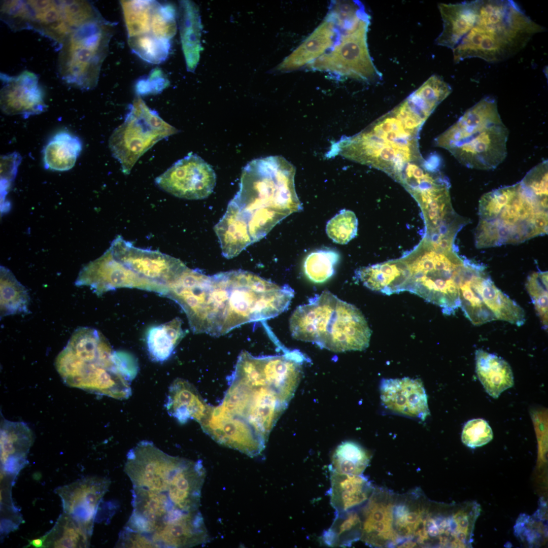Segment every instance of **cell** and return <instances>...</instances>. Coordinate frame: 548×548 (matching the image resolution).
I'll list each match as a JSON object with an SVG mask.
<instances>
[{
	"instance_id": "6da1fadb",
	"label": "cell",
	"mask_w": 548,
	"mask_h": 548,
	"mask_svg": "<svg viewBox=\"0 0 548 548\" xmlns=\"http://www.w3.org/2000/svg\"><path fill=\"white\" fill-rule=\"evenodd\" d=\"M293 296L288 285L279 286L247 271L209 276L188 267L168 285L165 295L181 306L193 333L215 336L278 316Z\"/></svg>"
},
{
	"instance_id": "7a4b0ae2",
	"label": "cell",
	"mask_w": 548,
	"mask_h": 548,
	"mask_svg": "<svg viewBox=\"0 0 548 548\" xmlns=\"http://www.w3.org/2000/svg\"><path fill=\"white\" fill-rule=\"evenodd\" d=\"M295 166L281 156L254 159L243 168L239 190L214 226L223 256L232 258L302 206Z\"/></svg>"
},
{
	"instance_id": "3957f363",
	"label": "cell",
	"mask_w": 548,
	"mask_h": 548,
	"mask_svg": "<svg viewBox=\"0 0 548 548\" xmlns=\"http://www.w3.org/2000/svg\"><path fill=\"white\" fill-rule=\"evenodd\" d=\"M124 472L132 485V513L165 528L199 510L206 471L200 461L169 455L142 440L126 456Z\"/></svg>"
},
{
	"instance_id": "277c9868",
	"label": "cell",
	"mask_w": 548,
	"mask_h": 548,
	"mask_svg": "<svg viewBox=\"0 0 548 548\" xmlns=\"http://www.w3.org/2000/svg\"><path fill=\"white\" fill-rule=\"evenodd\" d=\"M428 118L406 98L359 133L332 142L325 157L341 156L396 180L407 163L424 159L419 133Z\"/></svg>"
},
{
	"instance_id": "5b68a950",
	"label": "cell",
	"mask_w": 548,
	"mask_h": 548,
	"mask_svg": "<svg viewBox=\"0 0 548 548\" xmlns=\"http://www.w3.org/2000/svg\"><path fill=\"white\" fill-rule=\"evenodd\" d=\"M477 248L515 244L547 233V197L522 181L484 194L479 201Z\"/></svg>"
},
{
	"instance_id": "8992f818",
	"label": "cell",
	"mask_w": 548,
	"mask_h": 548,
	"mask_svg": "<svg viewBox=\"0 0 548 548\" xmlns=\"http://www.w3.org/2000/svg\"><path fill=\"white\" fill-rule=\"evenodd\" d=\"M543 30L513 1H478L476 21L453 49L454 61L459 63L471 58L490 63L505 60Z\"/></svg>"
},
{
	"instance_id": "52a82bcc",
	"label": "cell",
	"mask_w": 548,
	"mask_h": 548,
	"mask_svg": "<svg viewBox=\"0 0 548 548\" xmlns=\"http://www.w3.org/2000/svg\"><path fill=\"white\" fill-rule=\"evenodd\" d=\"M296 339L313 342L334 352L368 347L371 331L355 306L325 290L296 307L289 320Z\"/></svg>"
},
{
	"instance_id": "ba28073f",
	"label": "cell",
	"mask_w": 548,
	"mask_h": 548,
	"mask_svg": "<svg viewBox=\"0 0 548 548\" xmlns=\"http://www.w3.org/2000/svg\"><path fill=\"white\" fill-rule=\"evenodd\" d=\"M508 135L496 100L487 96L467 110L434 142L464 166L490 170L505 159Z\"/></svg>"
},
{
	"instance_id": "9c48e42d",
	"label": "cell",
	"mask_w": 548,
	"mask_h": 548,
	"mask_svg": "<svg viewBox=\"0 0 548 548\" xmlns=\"http://www.w3.org/2000/svg\"><path fill=\"white\" fill-rule=\"evenodd\" d=\"M55 365L71 387L118 399L131 395V382L117 365L109 341L97 330L84 329L73 334Z\"/></svg>"
},
{
	"instance_id": "30bf717a",
	"label": "cell",
	"mask_w": 548,
	"mask_h": 548,
	"mask_svg": "<svg viewBox=\"0 0 548 548\" xmlns=\"http://www.w3.org/2000/svg\"><path fill=\"white\" fill-rule=\"evenodd\" d=\"M401 259L408 270L406 291L439 306L447 315L460 307V288L478 264L426 237Z\"/></svg>"
},
{
	"instance_id": "8fae6325",
	"label": "cell",
	"mask_w": 548,
	"mask_h": 548,
	"mask_svg": "<svg viewBox=\"0 0 548 548\" xmlns=\"http://www.w3.org/2000/svg\"><path fill=\"white\" fill-rule=\"evenodd\" d=\"M113 29V23L101 15L68 36L58 62L59 76L65 83L86 90L96 86Z\"/></svg>"
},
{
	"instance_id": "7c38bea8",
	"label": "cell",
	"mask_w": 548,
	"mask_h": 548,
	"mask_svg": "<svg viewBox=\"0 0 548 548\" xmlns=\"http://www.w3.org/2000/svg\"><path fill=\"white\" fill-rule=\"evenodd\" d=\"M120 4L131 51L148 63L164 61L176 32L175 7L156 1H121Z\"/></svg>"
},
{
	"instance_id": "4fadbf2b",
	"label": "cell",
	"mask_w": 548,
	"mask_h": 548,
	"mask_svg": "<svg viewBox=\"0 0 548 548\" xmlns=\"http://www.w3.org/2000/svg\"><path fill=\"white\" fill-rule=\"evenodd\" d=\"M289 402L261 378L234 369L230 386L218 406L227 415L243 422L267 441Z\"/></svg>"
},
{
	"instance_id": "5bb4252c",
	"label": "cell",
	"mask_w": 548,
	"mask_h": 548,
	"mask_svg": "<svg viewBox=\"0 0 548 548\" xmlns=\"http://www.w3.org/2000/svg\"><path fill=\"white\" fill-rule=\"evenodd\" d=\"M178 132L138 96L129 105L124 122L111 134L109 146L122 172L128 175L146 152Z\"/></svg>"
},
{
	"instance_id": "9a60e30c",
	"label": "cell",
	"mask_w": 548,
	"mask_h": 548,
	"mask_svg": "<svg viewBox=\"0 0 548 548\" xmlns=\"http://www.w3.org/2000/svg\"><path fill=\"white\" fill-rule=\"evenodd\" d=\"M367 30L365 28L352 33H340L332 48L307 66L367 82L381 80L382 74L369 53Z\"/></svg>"
},
{
	"instance_id": "2e32d148",
	"label": "cell",
	"mask_w": 548,
	"mask_h": 548,
	"mask_svg": "<svg viewBox=\"0 0 548 548\" xmlns=\"http://www.w3.org/2000/svg\"><path fill=\"white\" fill-rule=\"evenodd\" d=\"M78 287H90L97 296L118 288H136L165 295L166 287L143 278L118 261L108 249L101 256L84 265L75 282Z\"/></svg>"
},
{
	"instance_id": "e0dca14e",
	"label": "cell",
	"mask_w": 548,
	"mask_h": 548,
	"mask_svg": "<svg viewBox=\"0 0 548 548\" xmlns=\"http://www.w3.org/2000/svg\"><path fill=\"white\" fill-rule=\"evenodd\" d=\"M162 190L179 198L201 199L213 191L216 182L212 167L200 156L189 154L155 180Z\"/></svg>"
},
{
	"instance_id": "ac0fdd59",
	"label": "cell",
	"mask_w": 548,
	"mask_h": 548,
	"mask_svg": "<svg viewBox=\"0 0 548 548\" xmlns=\"http://www.w3.org/2000/svg\"><path fill=\"white\" fill-rule=\"evenodd\" d=\"M109 249L116 259L141 277L166 288L186 266L180 260L159 251L135 247L120 235Z\"/></svg>"
},
{
	"instance_id": "d6986e66",
	"label": "cell",
	"mask_w": 548,
	"mask_h": 548,
	"mask_svg": "<svg viewBox=\"0 0 548 548\" xmlns=\"http://www.w3.org/2000/svg\"><path fill=\"white\" fill-rule=\"evenodd\" d=\"M110 484L105 477H86L60 487L55 492L61 499L63 512L92 534L97 507Z\"/></svg>"
},
{
	"instance_id": "ffe728a7",
	"label": "cell",
	"mask_w": 548,
	"mask_h": 548,
	"mask_svg": "<svg viewBox=\"0 0 548 548\" xmlns=\"http://www.w3.org/2000/svg\"><path fill=\"white\" fill-rule=\"evenodd\" d=\"M217 442L236 450L250 457L258 455L266 441L243 422L211 406L208 416L199 424Z\"/></svg>"
},
{
	"instance_id": "44dd1931",
	"label": "cell",
	"mask_w": 548,
	"mask_h": 548,
	"mask_svg": "<svg viewBox=\"0 0 548 548\" xmlns=\"http://www.w3.org/2000/svg\"><path fill=\"white\" fill-rule=\"evenodd\" d=\"M3 83L1 90V108L7 115H21L25 118L44 112L47 106L38 76L25 71L9 77L1 76Z\"/></svg>"
},
{
	"instance_id": "7402d4cb",
	"label": "cell",
	"mask_w": 548,
	"mask_h": 548,
	"mask_svg": "<svg viewBox=\"0 0 548 548\" xmlns=\"http://www.w3.org/2000/svg\"><path fill=\"white\" fill-rule=\"evenodd\" d=\"M380 393L383 405L391 411L422 421L429 415L427 396L420 379H383Z\"/></svg>"
},
{
	"instance_id": "603a6c76",
	"label": "cell",
	"mask_w": 548,
	"mask_h": 548,
	"mask_svg": "<svg viewBox=\"0 0 548 548\" xmlns=\"http://www.w3.org/2000/svg\"><path fill=\"white\" fill-rule=\"evenodd\" d=\"M340 35L334 23L325 18L315 30L283 61L277 70L288 72L307 66L330 50Z\"/></svg>"
},
{
	"instance_id": "cb8c5ba5",
	"label": "cell",
	"mask_w": 548,
	"mask_h": 548,
	"mask_svg": "<svg viewBox=\"0 0 548 548\" xmlns=\"http://www.w3.org/2000/svg\"><path fill=\"white\" fill-rule=\"evenodd\" d=\"M33 435L23 422L4 420L1 428V462L6 475L18 473L26 462Z\"/></svg>"
},
{
	"instance_id": "d4e9b609",
	"label": "cell",
	"mask_w": 548,
	"mask_h": 548,
	"mask_svg": "<svg viewBox=\"0 0 548 548\" xmlns=\"http://www.w3.org/2000/svg\"><path fill=\"white\" fill-rule=\"evenodd\" d=\"M443 22L437 45L453 49L474 26L477 19L478 1L438 4Z\"/></svg>"
},
{
	"instance_id": "484cf974",
	"label": "cell",
	"mask_w": 548,
	"mask_h": 548,
	"mask_svg": "<svg viewBox=\"0 0 548 548\" xmlns=\"http://www.w3.org/2000/svg\"><path fill=\"white\" fill-rule=\"evenodd\" d=\"M29 29H33L60 43L74 30L68 24L63 1H26Z\"/></svg>"
},
{
	"instance_id": "4316f807",
	"label": "cell",
	"mask_w": 548,
	"mask_h": 548,
	"mask_svg": "<svg viewBox=\"0 0 548 548\" xmlns=\"http://www.w3.org/2000/svg\"><path fill=\"white\" fill-rule=\"evenodd\" d=\"M165 407L169 415L181 424L191 419L199 424L208 415L211 406L192 384L177 379L169 388Z\"/></svg>"
},
{
	"instance_id": "83f0119b",
	"label": "cell",
	"mask_w": 548,
	"mask_h": 548,
	"mask_svg": "<svg viewBox=\"0 0 548 548\" xmlns=\"http://www.w3.org/2000/svg\"><path fill=\"white\" fill-rule=\"evenodd\" d=\"M356 276L373 291L387 295L406 291L408 270L401 258L360 268Z\"/></svg>"
},
{
	"instance_id": "f1b7e54d",
	"label": "cell",
	"mask_w": 548,
	"mask_h": 548,
	"mask_svg": "<svg viewBox=\"0 0 548 548\" xmlns=\"http://www.w3.org/2000/svg\"><path fill=\"white\" fill-rule=\"evenodd\" d=\"M330 501L336 513L350 511L366 501L371 492L367 479L360 475L330 470Z\"/></svg>"
},
{
	"instance_id": "f546056e",
	"label": "cell",
	"mask_w": 548,
	"mask_h": 548,
	"mask_svg": "<svg viewBox=\"0 0 548 548\" xmlns=\"http://www.w3.org/2000/svg\"><path fill=\"white\" fill-rule=\"evenodd\" d=\"M476 372L485 391L494 398L513 385L510 365L496 355L483 350L475 352Z\"/></svg>"
},
{
	"instance_id": "4dcf8cb0",
	"label": "cell",
	"mask_w": 548,
	"mask_h": 548,
	"mask_svg": "<svg viewBox=\"0 0 548 548\" xmlns=\"http://www.w3.org/2000/svg\"><path fill=\"white\" fill-rule=\"evenodd\" d=\"M179 19L182 49L188 71L193 72L199 58L201 26L198 10L193 2H180Z\"/></svg>"
},
{
	"instance_id": "1f68e13d",
	"label": "cell",
	"mask_w": 548,
	"mask_h": 548,
	"mask_svg": "<svg viewBox=\"0 0 548 548\" xmlns=\"http://www.w3.org/2000/svg\"><path fill=\"white\" fill-rule=\"evenodd\" d=\"M82 149L80 139L72 133L62 131L55 134L43 150V161L46 168L65 171L72 168Z\"/></svg>"
},
{
	"instance_id": "d6a6232c",
	"label": "cell",
	"mask_w": 548,
	"mask_h": 548,
	"mask_svg": "<svg viewBox=\"0 0 548 548\" xmlns=\"http://www.w3.org/2000/svg\"><path fill=\"white\" fill-rule=\"evenodd\" d=\"M185 334L182 328V321L179 318L149 328L146 333V340L150 359L157 362H163L168 360Z\"/></svg>"
},
{
	"instance_id": "836d02e7",
	"label": "cell",
	"mask_w": 548,
	"mask_h": 548,
	"mask_svg": "<svg viewBox=\"0 0 548 548\" xmlns=\"http://www.w3.org/2000/svg\"><path fill=\"white\" fill-rule=\"evenodd\" d=\"M91 534L68 515L63 512L52 529L42 536L45 547H87Z\"/></svg>"
},
{
	"instance_id": "e575fe53",
	"label": "cell",
	"mask_w": 548,
	"mask_h": 548,
	"mask_svg": "<svg viewBox=\"0 0 548 548\" xmlns=\"http://www.w3.org/2000/svg\"><path fill=\"white\" fill-rule=\"evenodd\" d=\"M1 317L29 312V296L25 288L7 268H0Z\"/></svg>"
},
{
	"instance_id": "d590c367",
	"label": "cell",
	"mask_w": 548,
	"mask_h": 548,
	"mask_svg": "<svg viewBox=\"0 0 548 548\" xmlns=\"http://www.w3.org/2000/svg\"><path fill=\"white\" fill-rule=\"evenodd\" d=\"M326 17L334 23L341 33H352L368 28L369 24V18L363 6L356 1L332 2Z\"/></svg>"
},
{
	"instance_id": "8d00e7d4",
	"label": "cell",
	"mask_w": 548,
	"mask_h": 548,
	"mask_svg": "<svg viewBox=\"0 0 548 548\" xmlns=\"http://www.w3.org/2000/svg\"><path fill=\"white\" fill-rule=\"evenodd\" d=\"M362 522L355 511L336 513L331 525L321 536L323 543L331 547L349 546L360 536Z\"/></svg>"
},
{
	"instance_id": "74e56055",
	"label": "cell",
	"mask_w": 548,
	"mask_h": 548,
	"mask_svg": "<svg viewBox=\"0 0 548 548\" xmlns=\"http://www.w3.org/2000/svg\"><path fill=\"white\" fill-rule=\"evenodd\" d=\"M370 456L358 443L342 442L334 450L330 470L343 474L360 475L369 464Z\"/></svg>"
},
{
	"instance_id": "f35d334b",
	"label": "cell",
	"mask_w": 548,
	"mask_h": 548,
	"mask_svg": "<svg viewBox=\"0 0 548 548\" xmlns=\"http://www.w3.org/2000/svg\"><path fill=\"white\" fill-rule=\"evenodd\" d=\"M452 90L450 85L441 77L432 75L407 97L430 116Z\"/></svg>"
},
{
	"instance_id": "ab89813d",
	"label": "cell",
	"mask_w": 548,
	"mask_h": 548,
	"mask_svg": "<svg viewBox=\"0 0 548 548\" xmlns=\"http://www.w3.org/2000/svg\"><path fill=\"white\" fill-rule=\"evenodd\" d=\"M339 259L338 253L332 249L325 248L312 252L304 261V274L314 283H323L333 275Z\"/></svg>"
},
{
	"instance_id": "60d3db41",
	"label": "cell",
	"mask_w": 548,
	"mask_h": 548,
	"mask_svg": "<svg viewBox=\"0 0 548 548\" xmlns=\"http://www.w3.org/2000/svg\"><path fill=\"white\" fill-rule=\"evenodd\" d=\"M526 287L541 321L542 327L547 329V272L538 271L533 273L528 277Z\"/></svg>"
},
{
	"instance_id": "b9f144b4",
	"label": "cell",
	"mask_w": 548,
	"mask_h": 548,
	"mask_svg": "<svg viewBox=\"0 0 548 548\" xmlns=\"http://www.w3.org/2000/svg\"><path fill=\"white\" fill-rule=\"evenodd\" d=\"M358 220L354 212L340 211L328 222L326 233L334 242L346 244L354 238L357 233Z\"/></svg>"
},
{
	"instance_id": "7bdbcfd3",
	"label": "cell",
	"mask_w": 548,
	"mask_h": 548,
	"mask_svg": "<svg viewBox=\"0 0 548 548\" xmlns=\"http://www.w3.org/2000/svg\"><path fill=\"white\" fill-rule=\"evenodd\" d=\"M1 17L14 30L28 29L29 13L26 1H2Z\"/></svg>"
},
{
	"instance_id": "ee69618b",
	"label": "cell",
	"mask_w": 548,
	"mask_h": 548,
	"mask_svg": "<svg viewBox=\"0 0 548 548\" xmlns=\"http://www.w3.org/2000/svg\"><path fill=\"white\" fill-rule=\"evenodd\" d=\"M493 437L491 427L483 419L468 421L464 425L461 434L462 442L472 449L486 444L492 440Z\"/></svg>"
},
{
	"instance_id": "f6af8a7d",
	"label": "cell",
	"mask_w": 548,
	"mask_h": 548,
	"mask_svg": "<svg viewBox=\"0 0 548 548\" xmlns=\"http://www.w3.org/2000/svg\"><path fill=\"white\" fill-rule=\"evenodd\" d=\"M524 516L521 515L517 520L514 526L515 534L530 545L538 544L543 540V529L538 526L541 524L542 519H536L535 514L533 516Z\"/></svg>"
},
{
	"instance_id": "bcb514c9",
	"label": "cell",
	"mask_w": 548,
	"mask_h": 548,
	"mask_svg": "<svg viewBox=\"0 0 548 548\" xmlns=\"http://www.w3.org/2000/svg\"><path fill=\"white\" fill-rule=\"evenodd\" d=\"M169 84L166 76L159 68L152 71L150 74L139 80L135 85L138 96L157 94L161 92Z\"/></svg>"
},
{
	"instance_id": "7dc6e473",
	"label": "cell",
	"mask_w": 548,
	"mask_h": 548,
	"mask_svg": "<svg viewBox=\"0 0 548 548\" xmlns=\"http://www.w3.org/2000/svg\"><path fill=\"white\" fill-rule=\"evenodd\" d=\"M21 160V156L16 152L3 156L1 158V181L3 202H4L5 197L11 183L16 176Z\"/></svg>"
},
{
	"instance_id": "c3c4849f",
	"label": "cell",
	"mask_w": 548,
	"mask_h": 548,
	"mask_svg": "<svg viewBox=\"0 0 548 548\" xmlns=\"http://www.w3.org/2000/svg\"><path fill=\"white\" fill-rule=\"evenodd\" d=\"M28 546H32L34 547H45L44 539L43 537H42L29 540Z\"/></svg>"
},
{
	"instance_id": "681fc988",
	"label": "cell",
	"mask_w": 548,
	"mask_h": 548,
	"mask_svg": "<svg viewBox=\"0 0 548 548\" xmlns=\"http://www.w3.org/2000/svg\"><path fill=\"white\" fill-rule=\"evenodd\" d=\"M416 544V543L415 542L407 541V542H406L404 543L402 545H401L402 546H400V547H414V546H415Z\"/></svg>"
}]
</instances>
